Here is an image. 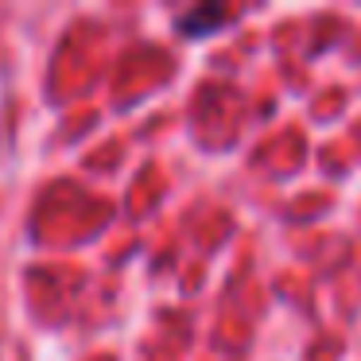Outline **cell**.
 <instances>
[{
    "label": "cell",
    "mask_w": 361,
    "mask_h": 361,
    "mask_svg": "<svg viewBox=\"0 0 361 361\" xmlns=\"http://www.w3.org/2000/svg\"><path fill=\"white\" fill-rule=\"evenodd\" d=\"M226 20H233L229 8H221V4H198V8H190V12H179V16L171 20V27L183 39H202V35L218 32Z\"/></svg>",
    "instance_id": "1"
}]
</instances>
